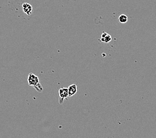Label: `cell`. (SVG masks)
Wrapping results in <instances>:
<instances>
[{"instance_id": "cell-1", "label": "cell", "mask_w": 156, "mask_h": 138, "mask_svg": "<svg viewBox=\"0 0 156 138\" xmlns=\"http://www.w3.org/2000/svg\"><path fill=\"white\" fill-rule=\"evenodd\" d=\"M27 81L29 86H33L35 89V90L38 91V92H43V88L42 86H41V84L40 83L39 77H38L36 75L33 74V73H30L28 76Z\"/></svg>"}, {"instance_id": "cell-2", "label": "cell", "mask_w": 156, "mask_h": 138, "mask_svg": "<svg viewBox=\"0 0 156 138\" xmlns=\"http://www.w3.org/2000/svg\"><path fill=\"white\" fill-rule=\"evenodd\" d=\"M58 96H59V103L61 104H63L64 100L69 97L68 88H62L58 90Z\"/></svg>"}, {"instance_id": "cell-3", "label": "cell", "mask_w": 156, "mask_h": 138, "mask_svg": "<svg viewBox=\"0 0 156 138\" xmlns=\"http://www.w3.org/2000/svg\"><path fill=\"white\" fill-rule=\"evenodd\" d=\"M22 9L23 11L27 15H31L33 13V6L28 3H24L22 4Z\"/></svg>"}, {"instance_id": "cell-4", "label": "cell", "mask_w": 156, "mask_h": 138, "mask_svg": "<svg viewBox=\"0 0 156 138\" xmlns=\"http://www.w3.org/2000/svg\"><path fill=\"white\" fill-rule=\"evenodd\" d=\"M112 40V37L110 35L108 34L106 32L103 31L101 35V39L100 41H101L102 42L105 43H108Z\"/></svg>"}, {"instance_id": "cell-5", "label": "cell", "mask_w": 156, "mask_h": 138, "mask_svg": "<svg viewBox=\"0 0 156 138\" xmlns=\"http://www.w3.org/2000/svg\"><path fill=\"white\" fill-rule=\"evenodd\" d=\"M68 89H69V97H71L76 94V92H77L78 88L77 86H76V84H71L69 86Z\"/></svg>"}, {"instance_id": "cell-6", "label": "cell", "mask_w": 156, "mask_h": 138, "mask_svg": "<svg viewBox=\"0 0 156 138\" xmlns=\"http://www.w3.org/2000/svg\"><path fill=\"white\" fill-rule=\"evenodd\" d=\"M118 20H119V22L120 23H126L128 22V17L127 15H126L122 14L119 16Z\"/></svg>"}]
</instances>
